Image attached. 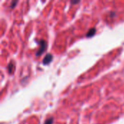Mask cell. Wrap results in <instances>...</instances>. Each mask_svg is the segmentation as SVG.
Instances as JSON below:
<instances>
[{
  "instance_id": "1",
  "label": "cell",
  "mask_w": 124,
  "mask_h": 124,
  "mask_svg": "<svg viewBox=\"0 0 124 124\" xmlns=\"http://www.w3.org/2000/svg\"><path fill=\"white\" fill-rule=\"evenodd\" d=\"M46 42L44 40H41L40 41V47L39 49V50L36 52V56H39L41 55L46 49Z\"/></svg>"
},
{
  "instance_id": "2",
  "label": "cell",
  "mask_w": 124,
  "mask_h": 124,
  "mask_svg": "<svg viewBox=\"0 0 124 124\" xmlns=\"http://www.w3.org/2000/svg\"><path fill=\"white\" fill-rule=\"evenodd\" d=\"M52 58H53V57H52V55L51 54H49V53L46 54L45 55L44 60H43V63H44V65L49 64V63L52 60Z\"/></svg>"
},
{
  "instance_id": "3",
  "label": "cell",
  "mask_w": 124,
  "mask_h": 124,
  "mask_svg": "<svg viewBox=\"0 0 124 124\" xmlns=\"http://www.w3.org/2000/svg\"><path fill=\"white\" fill-rule=\"evenodd\" d=\"M7 69H8V71L9 73L13 72V70L15 69V64L13 63V62H10V63L7 66Z\"/></svg>"
},
{
  "instance_id": "4",
  "label": "cell",
  "mask_w": 124,
  "mask_h": 124,
  "mask_svg": "<svg viewBox=\"0 0 124 124\" xmlns=\"http://www.w3.org/2000/svg\"><path fill=\"white\" fill-rule=\"evenodd\" d=\"M95 33H96V29L95 28H91L88 31V33H86V37H92L95 34Z\"/></svg>"
},
{
  "instance_id": "5",
  "label": "cell",
  "mask_w": 124,
  "mask_h": 124,
  "mask_svg": "<svg viewBox=\"0 0 124 124\" xmlns=\"http://www.w3.org/2000/svg\"><path fill=\"white\" fill-rule=\"evenodd\" d=\"M53 124V118H49L48 119L46 120V121L44 122V124Z\"/></svg>"
},
{
  "instance_id": "6",
  "label": "cell",
  "mask_w": 124,
  "mask_h": 124,
  "mask_svg": "<svg viewBox=\"0 0 124 124\" xmlns=\"http://www.w3.org/2000/svg\"><path fill=\"white\" fill-rule=\"evenodd\" d=\"M17 3V1H13V2L12 3V4H11V7H12V8H14L15 6V4H16Z\"/></svg>"
},
{
  "instance_id": "7",
  "label": "cell",
  "mask_w": 124,
  "mask_h": 124,
  "mask_svg": "<svg viewBox=\"0 0 124 124\" xmlns=\"http://www.w3.org/2000/svg\"><path fill=\"white\" fill-rule=\"evenodd\" d=\"M79 2H80L79 1H71L72 4H78V3H79Z\"/></svg>"
}]
</instances>
